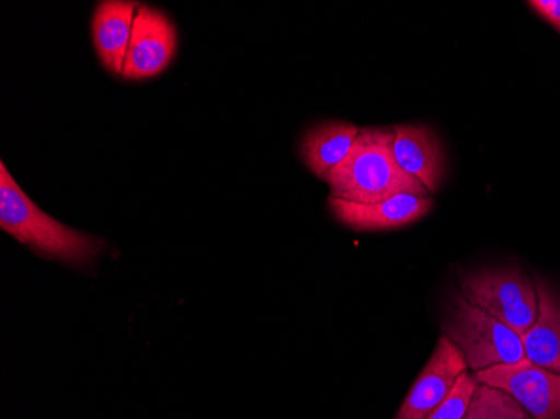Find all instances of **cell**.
<instances>
[{"label": "cell", "instance_id": "obj_5", "mask_svg": "<svg viewBox=\"0 0 560 419\" xmlns=\"http://www.w3.org/2000/svg\"><path fill=\"white\" fill-rule=\"evenodd\" d=\"M178 50V31L172 19L153 5L141 4L135 19L130 49L121 78L126 81L153 80L172 66Z\"/></svg>", "mask_w": 560, "mask_h": 419}, {"label": "cell", "instance_id": "obj_2", "mask_svg": "<svg viewBox=\"0 0 560 419\" xmlns=\"http://www.w3.org/2000/svg\"><path fill=\"white\" fill-rule=\"evenodd\" d=\"M393 141V129H361L348 159L324 178L330 197L366 205L402 194L427 197V188L399 168Z\"/></svg>", "mask_w": 560, "mask_h": 419}, {"label": "cell", "instance_id": "obj_3", "mask_svg": "<svg viewBox=\"0 0 560 419\" xmlns=\"http://www.w3.org/2000/svg\"><path fill=\"white\" fill-rule=\"evenodd\" d=\"M445 330L475 373L527 359L521 334L460 295L453 298Z\"/></svg>", "mask_w": 560, "mask_h": 419}, {"label": "cell", "instance_id": "obj_6", "mask_svg": "<svg viewBox=\"0 0 560 419\" xmlns=\"http://www.w3.org/2000/svg\"><path fill=\"white\" fill-rule=\"evenodd\" d=\"M481 384L514 396L534 419H560V374L524 359L517 364L493 365L475 373Z\"/></svg>", "mask_w": 560, "mask_h": 419}, {"label": "cell", "instance_id": "obj_11", "mask_svg": "<svg viewBox=\"0 0 560 419\" xmlns=\"http://www.w3.org/2000/svg\"><path fill=\"white\" fill-rule=\"evenodd\" d=\"M539 295V316L522 336L525 358L534 364L560 374V298L544 280H534Z\"/></svg>", "mask_w": 560, "mask_h": 419}, {"label": "cell", "instance_id": "obj_7", "mask_svg": "<svg viewBox=\"0 0 560 419\" xmlns=\"http://www.w3.org/2000/svg\"><path fill=\"white\" fill-rule=\"evenodd\" d=\"M467 361L448 336L440 337L435 352L406 396L395 419H428L448 396L456 380L467 373Z\"/></svg>", "mask_w": 560, "mask_h": 419}, {"label": "cell", "instance_id": "obj_13", "mask_svg": "<svg viewBox=\"0 0 560 419\" xmlns=\"http://www.w3.org/2000/svg\"><path fill=\"white\" fill-rule=\"evenodd\" d=\"M464 419H534L524 406L499 387L478 383Z\"/></svg>", "mask_w": 560, "mask_h": 419}, {"label": "cell", "instance_id": "obj_10", "mask_svg": "<svg viewBox=\"0 0 560 419\" xmlns=\"http://www.w3.org/2000/svg\"><path fill=\"white\" fill-rule=\"evenodd\" d=\"M393 131V153L399 168L417 178L428 194H435L445 175V154L439 138L424 126H395Z\"/></svg>", "mask_w": 560, "mask_h": 419}, {"label": "cell", "instance_id": "obj_8", "mask_svg": "<svg viewBox=\"0 0 560 419\" xmlns=\"http://www.w3.org/2000/svg\"><path fill=\"white\" fill-rule=\"evenodd\" d=\"M431 205V198L411 194L396 195L388 200L368 205L329 198L330 212L335 213L336 219L358 232L399 229L427 216Z\"/></svg>", "mask_w": 560, "mask_h": 419}, {"label": "cell", "instance_id": "obj_15", "mask_svg": "<svg viewBox=\"0 0 560 419\" xmlns=\"http://www.w3.org/2000/svg\"><path fill=\"white\" fill-rule=\"evenodd\" d=\"M528 5L560 33V0H536V2H528Z\"/></svg>", "mask_w": 560, "mask_h": 419}, {"label": "cell", "instance_id": "obj_4", "mask_svg": "<svg viewBox=\"0 0 560 419\" xmlns=\"http://www.w3.org/2000/svg\"><path fill=\"white\" fill-rule=\"evenodd\" d=\"M465 299L524 336L539 316V295L521 269L481 270L462 282Z\"/></svg>", "mask_w": 560, "mask_h": 419}, {"label": "cell", "instance_id": "obj_12", "mask_svg": "<svg viewBox=\"0 0 560 419\" xmlns=\"http://www.w3.org/2000/svg\"><path fill=\"white\" fill-rule=\"evenodd\" d=\"M360 131L361 128L351 123H320L302 138V160L314 175L324 179L348 159Z\"/></svg>", "mask_w": 560, "mask_h": 419}, {"label": "cell", "instance_id": "obj_14", "mask_svg": "<svg viewBox=\"0 0 560 419\" xmlns=\"http://www.w3.org/2000/svg\"><path fill=\"white\" fill-rule=\"evenodd\" d=\"M477 387L478 381L475 377L468 373L462 374L448 396L440 403L435 411L428 416V419H464Z\"/></svg>", "mask_w": 560, "mask_h": 419}, {"label": "cell", "instance_id": "obj_9", "mask_svg": "<svg viewBox=\"0 0 560 419\" xmlns=\"http://www.w3.org/2000/svg\"><path fill=\"white\" fill-rule=\"evenodd\" d=\"M140 2L135 0H101L91 18V34L100 65L121 78L130 49L135 19Z\"/></svg>", "mask_w": 560, "mask_h": 419}, {"label": "cell", "instance_id": "obj_1", "mask_svg": "<svg viewBox=\"0 0 560 419\" xmlns=\"http://www.w3.org/2000/svg\"><path fill=\"white\" fill-rule=\"evenodd\" d=\"M0 229L39 257L65 261L68 266H91L105 242L71 229L43 212L25 194L5 163H0Z\"/></svg>", "mask_w": 560, "mask_h": 419}]
</instances>
